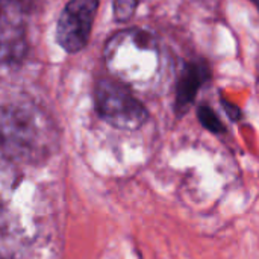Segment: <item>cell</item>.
I'll return each mask as SVG.
<instances>
[{
    "label": "cell",
    "mask_w": 259,
    "mask_h": 259,
    "mask_svg": "<svg viewBox=\"0 0 259 259\" xmlns=\"http://www.w3.org/2000/svg\"><path fill=\"white\" fill-rule=\"evenodd\" d=\"M47 117L30 102L15 100L2 108L3 156L32 164L44 159L50 150Z\"/></svg>",
    "instance_id": "6da1fadb"
},
{
    "label": "cell",
    "mask_w": 259,
    "mask_h": 259,
    "mask_svg": "<svg viewBox=\"0 0 259 259\" xmlns=\"http://www.w3.org/2000/svg\"><path fill=\"white\" fill-rule=\"evenodd\" d=\"M103 61L109 73L124 82L152 79L161 65V49L156 36L141 27L115 32L105 44Z\"/></svg>",
    "instance_id": "7a4b0ae2"
},
{
    "label": "cell",
    "mask_w": 259,
    "mask_h": 259,
    "mask_svg": "<svg viewBox=\"0 0 259 259\" xmlns=\"http://www.w3.org/2000/svg\"><path fill=\"white\" fill-rule=\"evenodd\" d=\"M93 102L96 114L118 131H138L149 120V111L135 97L129 85L115 77H102L94 85Z\"/></svg>",
    "instance_id": "3957f363"
},
{
    "label": "cell",
    "mask_w": 259,
    "mask_h": 259,
    "mask_svg": "<svg viewBox=\"0 0 259 259\" xmlns=\"http://www.w3.org/2000/svg\"><path fill=\"white\" fill-rule=\"evenodd\" d=\"M99 6L100 0H68L62 8L55 29V39L65 53L74 55L88 46Z\"/></svg>",
    "instance_id": "277c9868"
},
{
    "label": "cell",
    "mask_w": 259,
    "mask_h": 259,
    "mask_svg": "<svg viewBox=\"0 0 259 259\" xmlns=\"http://www.w3.org/2000/svg\"><path fill=\"white\" fill-rule=\"evenodd\" d=\"M29 11L2 3L0 20V44H2V64L8 68L20 67L27 56L29 41L24 15Z\"/></svg>",
    "instance_id": "5b68a950"
},
{
    "label": "cell",
    "mask_w": 259,
    "mask_h": 259,
    "mask_svg": "<svg viewBox=\"0 0 259 259\" xmlns=\"http://www.w3.org/2000/svg\"><path fill=\"white\" fill-rule=\"evenodd\" d=\"M212 79L211 65L205 59L184 61L176 82L175 93V112L178 117L185 115L196 102L200 90Z\"/></svg>",
    "instance_id": "8992f818"
},
{
    "label": "cell",
    "mask_w": 259,
    "mask_h": 259,
    "mask_svg": "<svg viewBox=\"0 0 259 259\" xmlns=\"http://www.w3.org/2000/svg\"><path fill=\"white\" fill-rule=\"evenodd\" d=\"M197 120L199 123L214 135H223L228 132L225 123L220 120L217 112L209 105H199L197 108Z\"/></svg>",
    "instance_id": "52a82bcc"
},
{
    "label": "cell",
    "mask_w": 259,
    "mask_h": 259,
    "mask_svg": "<svg viewBox=\"0 0 259 259\" xmlns=\"http://www.w3.org/2000/svg\"><path fill=\"white\" fill-rule=\"evenodd\" d=\"M140 5V0H114L112 14L117 23H129Z\"/></svg>",
    "instance_id": "ba28073f"
},
{
    "label": "cell",
    "mask_w": 259,
    "mask_h": 259,
    "mask_svg": "<svg viewBox=\"0 0 259 259\" xmlns=\"http://www.w3.org/2000/svg\"><path fill=\"white\" fill-rule=\"evenodd\" d=\"M222 106H223L225 112L228 114V117H229L232 121H240V118L243 117V112H241V109H240L237 105H234L232 102L226 100L225 97H222Z\"/></svg>",
    "instance_id": "9c48e42d"
},
{
    "label": "cell",
    "mask_w": 259,
    "mask_h": 259,
    "mask_svg": "<svg viewBox=\"0 0 259 259\" xmlns=\"http://www.w3.org/2000/svg\"><path fill=\"white\" fill-rule=\"evenodd\" d=\"M249 2H250V3H252V5H253V6H255V8L259 11V0H249Z\"/></svg>",
    "instance_id": "30bf717a"
},
{
    "label": "cell",
    "mask_w": 259,
    "mask_h": 259,
    "mask_svg": "<svg viewBox=\"0 0 259 259\" xmlns=\"http://www.w3.org/2000/svg\"><path fill=\"white\" fill-rule=\"evenodd\" d=\"M5 259H8V258H5Z\"/></svg>",
    "instance_id": "8fae6325"
}]
</instances>
